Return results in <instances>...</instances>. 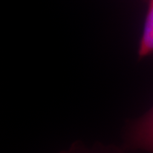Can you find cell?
I'll use <instances>...</instances> for the list:
<instances>
[{
    "mask_svg": "<svg viewBox=\"0 0 153 153\" xmlns=\"http://www.w3.org/2000/svg\"><path fill=\"white\" fill-rule=\"evenodd\" d=\"M124 147L153 153V107L128 126Z\"/></svg>",
    "mask_w": 153,
    "mask_h": 153,
    "instance_id": "obj_1",
    "label": "cell"
},
{
    "mask_svg": "<svg viewBox=\"0 0 153 153\" xmlns=\"http://www.w3.org/2000/svg\"><path fill=\"white\" fill-rule=\"evenodd\" d=\"M60 153H127L124 149L115 146L95 145L93 147H87L81 143H75L67 150Z\"/></svg>",
    "mask_w": 153,
    "mask_h": 153,
    "instance_id": "obj_3",
    "label": "cell"
},
{
    "mask_svg": "<svg viewBox=\"0 0 153 153\" xmlns=\"http://www.w3.org/2000/svg\"><path fill=\"white\" fill-rule=\"evenodd\" d=\"M139 59L153 56V0H147V10L138 48Z\"/></svg>",
    "mask_w": 153,
    "mask_h": 153,
    "instance_id": "obj_2",
    "label": "cell"
}]
</instances>
